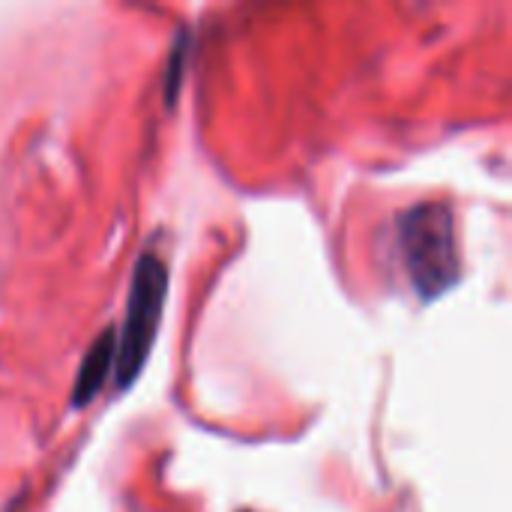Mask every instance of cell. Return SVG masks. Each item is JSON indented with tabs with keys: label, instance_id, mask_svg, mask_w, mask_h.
Listing matches in <instances>:
<instances>
[{
	"label": "cell",
	"instance_id": "1",
	"mask_svg": "<svg viewBox=\"0 0 512 512\" xmlns=\"http://www.w3.org/2000/svg\"><path fill=\"white\" fill-rule=\"evenodd\" d=\"M399 255L414 291L423 300H435L453 288L462 273L453 213L444 204L411 207L399 219Z\"/></svg>",
	"mask_w": 512,
	"mask_h": 512
},
{
	"label": "cell",
	"instance_id": "2",
	"mask_svg": "<svg viewBox=\"0 0 512 512\" xmlns=\"http://www.w3.org/2000/svg\"><path fill=\"white\" fill-rule=\"evenodd\" d=\"M168 294V270L156 255H141L135 264L123 330L117 333V354H114V381L120 390L132 387V381L147 366L162 309Z\"/></svg>",
	"mask_w": 512,
	"mask_h": 512
},
{
	"label": "cell",
	"instance_id": "3",
	"mask_svg": "<svg viewBox=\"0 0 512 512\" xmlns=\"http://www.w3.org/2000/svg\"><path fill=\"white\" fill-rule=\"evenodd\" d=\"M114 354H117V333L114 330L99 333V339L90 345V351H87V357H84V363L78 369V378H75V390H72V405L75 408H84L99 396V390L105 384V375L114 366Z\"/></svg>",
	"mask_w": 512,
	"mask_h": 512
}]
</instances>
